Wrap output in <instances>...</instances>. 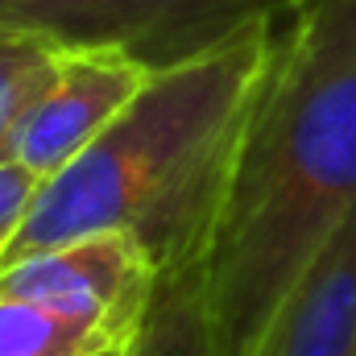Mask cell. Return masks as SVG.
I'll return each mask as SVG.
<instances>
[{
    "mask_svg": "<svg viewBox=\"0 0 356 356\" xmlns=\"http://www.w3.org/2000/svg\"><path fill=\"white\" fill-rule=\"evenodd\" d=\"M294 0H0V21L63 46H108L154 71L199 58Z\"/></svg>",
    "mask_w": 356,
    "mask_h": 356,
    "instance_id": "3",
    "label": "cell"
},
{
    "mask_svg": "<svg viewBox=\"0 0 356 356\" xmlns=\"http://www.w3.org/2000/svg\"><path fill=\"white\" fill-rule=\"evenodd\" d=\"M162 269L129 232H91L0 266V294L112 336H141Z\"/></svg>",
    "mask_w": 356,
    "mask_h": 356,
    "instance_id": "4",
    "label": "cell"
},
{
    "mask_svg": "<svg viewBox=\"0 0 356 356\" xmlns=\"http://www.w3.org/2000/svg\"><path fill=\"white\" fill-rule=\"evenodd\" d=\"M356 207V0H294L245 124L207 257L228 356H253L273 311Z\"/></svg>",
    "mask_w": 356,
    "mask_h": 356,
    "instance_id": "1",
    "label": "cell"
},
{
    "mask_svg": "<svg viewBox=\"0 0 356 356\" xmlns=\"http://www.w3.org/2000/svg\"><path fill=\"white\" fill-rule=\"evenodd\" d=\"M38 191H42V178L38 175H29V170H25L21 162H13V158L0 162V261H4V253L13 249L17 232L25 228Z\"/></svg>",
    "mask_w": 356,
    "mask_h": 356,
    "instance_id": "10",
    "label": "cell"
},
{
    "mask_svg": "<svg viewBox=\"0 0 356 356\" xmlns=\"http://www.w3.org/2000/svg\"><path fill=\"white\" fill-rule=\"evenodd\" d=\"M133 356H228L207 302V261L162 277Z\"/></svg>",
    "mask_w": 356,
    "mask_h": 356,
    "instance_id": "7",
    "label": "cell"
},
{
    "mask_svg": "<svg viewBox=\"0 0 356 356\" xmlns=\"http://www.w3.org/2000/svg\"><path fill=\"white\" fill-rule=\"evenodd\" d=\"M63 54H67L63 42L0 21V162H4L8 137L17 120L25 116V108L58 75Z\"/></svg>",
    "mask_w": 356,
    "mask_h": 356,
    "instance_id": "9",
    "label": "cell"
},
{
    "mask_svg": "<svg viewBox=\"0 0 356 356\" xmlns=\"http://www.w3.org/2000/svg\"><path fill=\"white\" fill-rule=\"evenodd\" d=\"M158 71L108 46H67L58 75L17 120L4 158L21 162L42 182L91 149L108 124L145 91Z\"/></svg>",
    "mask_w": 356,
    "mask_h": 356,
    "instance_id": "5",
    "label": "cell"
},
{
    "mask_svg": "<svg viewBox=\"0 0 356 356\" xmlns=\"http://www.w3.org/2000/svg\"><path fill=\"white\" fill-rule=\"evenodd\" d=\"M133 344L137 336H112L0 294V356H108Z\"/></svg>",
    "mask_w": 356,
    "mask_h": 356,
    "instance_id": "8",
    "label": "cell"
},
{
    "mask_svg": "<svg viewBox=\"0 0 356 356\" xmlns=\"http://www.w3.org/2000/svg\"><path fill=\"white\" fill-rule=\"evenodd\" d=\"M137 348V344H133ZM133 348H120V353H108V356H133Z\"/></svg>",
    "mask_w": 356,
    "mask_h": 356,
    "instance_id": "11",
    "label": "cell"
},
{
    "mask_svg": "<svg viewBox=\"0 0 356 356\" xmlns=\"http://www.w3.org/2000/svg\"><path fill=\"white\" fill-rule=\"evenodd\" d=\"M277 25L282 17L257 21L232 42L158 71L91 149L42 182L0 266L91 232L137 236L162 277L207 261Z\"/></svg>",
    "mask_w": 356,
    "mask_h": 356,
    "instance_id": "2",
    "label": "cell"
},
{
    "mask_svg": "<svg viewBox=\"0 0 356 356\" xmlns=\"http://www.w3.org/2000/svg\"><path fill=\"white\" fill-rule=\"evenodd\" d=\"M253 356H356V207L298 273Z\"/></svg>",
    "mask_w": 356,
    "mask_h": 356,
    "instance_id": "6",
    "label": "cell"
}]
</instances>
